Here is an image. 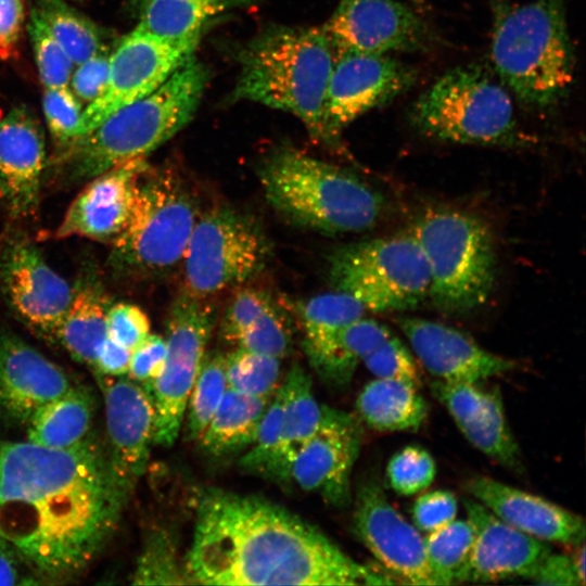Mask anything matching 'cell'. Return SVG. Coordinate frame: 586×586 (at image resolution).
Masks as SVG:
<instances>
[{"label": "cell", "instance_id": "obj_5", "mask_svg": "<svg viewBox=\"0 0 586 586\" xmlns=\"http://www.w3.org/2000/svg\"><path fill=\"white\" fill-rule=\"evenodd\" d=\"M208 78L206 66L193 55L156 90L112 113L67 148L72 176L92 178L145 158L191 120Z\"/></svg>", "mask_w": 586, "mask_h": 586}, {"label": "cell", "instance_id": "obj_34", "mask_svg": "<svg viewBox=\"0 0 586 586\" xmlns=\"http://www.w3.org/2000/svg\"><path fill=\"white\" fill-rule=\"evenodd\" d=\"M34 9L74 65L109 51L100 27L64 0H39Z\"/></svg>", "mask_w": 586, "mask_h": 586}, {"label": "cell", "instance_id": "obj_27", "mask_svg": "<svg viewBox=\"0 0 586 586\" xmlns=\"http://www.w3.org/2000/svg\"><path fill=\"white\" fill-rule=\"evenodd\" d=\"M111 305L109 294L98 276L92 271L80 275L72 286L56 344L76 361L93 367L107 337L106 316Z\"/></svg>", "mask_w": 586, "mask_h": 586}, {"label": "cell", "instance_id": "obj_20", "mask_svg": "<svg viewBox=\"0 0 586 586\" xmlns=\"http://www.w3.org/2000/svg\"><path fill=\"white\" fill-rule=\"evenodd\" d=\"M72 386L61 367L14 333L0 332V431L25 429L41 406Z\"/></svg>", "mask_w": 586, "mask_h": 586}, {"label": "cell", "instance_id": "obj_37", "mask_svg": "<svg viewBox=\"0 0 586 586\" xmlns=\"http://www.w3.org/2000/svg\"><path fill=\"white\" fill-rule=\"evenodd\" d=\"M474 531L467 520H454L423 537L428 562L436 585L455 584L473 544Z\"/></svg>", "mask_w": 586, "mask_h": 586}, {"label": "cell", "instance_id": "obj_16", "mask_svg": "<svg viewBox=\"0 0 586 586\" xmlns=\"http://www.w3.org/2000/svg\"><path fill=\"white\" fill-rule=\"evenodd\" d=\"M322 28L336 53L423 52L437 39L420 15L396 0H340Z\"/></svg>", "mask_w": 586, "mask_h": 586}, {"label": "cell", "instance_id": "obj_44", "mask_svg": "<svg viewBox=\"0 0 586 586\" xmlns=\"http://www.w3.org/2000/svg\"><path fill=\"white\" fill-rule=\"evenodd\" d=\"M42 111L52 137L69 148L78 138L84 111L78 98L67 86L44 88Z\"/></svg>", "mask_w": 586, "mask_h": 586}, {"label": "cell", "instance_id": "obj_46", "mask_svg": "<svg viewBox=\"0 0 586 586\" xmlns=\"http://www.w3.org/2000/svg\"><path fill=\"white\" fill-rule=\"evenodd\" d=\"M273 306V301L265 291L246 289L237 293L220 322L222 339L234 345L239 337Z\"/></svg>", "mask_w": 586, "mask_h": 586}, {"label": "cell", "instance_id": "obj_52", "mask_svg": "<svg viewBox=\"0 0 586 586\" xmlns=\"http://www.w3.org/2000/svg\"><path fill=\"white\" fill-rule=\"evenodd\" d=\"M24 20L23 0H0V59L14 55Z\"/></svg>", "mask_w": 586, "mask_h": 586}, {"label": "cell", "instance_id": "obj_21", "mask_svg": "<svg viewBox=\"0 0 586 586\" xmlns=\"http://www.w3.org/2000/svg\"><path fill=\"white\" fill-rule=\"evenodd\" d=\"M464 508L474 538L456 583L527 578L550 552L543 540L507 524L475 499H466Z\"/></svg>", "mask_w": 586, "mask_h": 586}, {"label": "cell", "instance_id": "obj_7", "mask_svg": "<svg viewBox=\"0 0 586 586\" xmlns=\"http://www.w3.org/2000/svg\"><path fill=\"white\" fill-rule=\"evenodd\" d=\"M430 271L429 295L447 314H466L484 305L496 280V253L488 226L475 215L429 208L412 222Z\"/></svg>", "mask_w": 586, "mask_h": 586}, {"label": "cell", "instance_id": "obj_38", "mask_svg": "<svg viewBox=\"0 0 586 586\" xmlns=\"http://www.w3.org/2000/svg\"><path fill=\"white\" fill-rule=\"evenodd\" d=\"M228 387L253 396L270 397L279 388L280 359L237 347L225 355Z\"/></svg>", "mask_w": 586, "mask_h": 586}, {"label": "cell", "instance_id": "obj_30", "mask_svg": "<svg viewBox=\"0 0 586 586\" xmlns=\"http://www.w3.org/2000/svg\"><path fill=\"white\" fill-rule=\"evenodd\" d=\"M283 397V421L280 445L269 480L289 483L291 464L315 432L321 416L306 371L294 365L280 385Z\"/></svg>", "mask_w": 586, "mask_h": 586}, {"label": "cell", "instance_id": "obj_54", "mask_svg": "<svg viewBox=\"0 0 586 586\" xmlns=\"http://www.w3.org/2000/svg\"><path fill=\"white\" fill-rule=\"evenodd\" d=\"M129 358L128 348L106 337L92 368L98 374L122 377L128 372Z\"/></svg>", "mask_w": 586, "mask_h": 586}, {"label": "cell", "instance_id": "obj_8", "mask_svg": "<svg viewBox=\"0 0 586 586\" xmlns=\"http://www.w3.org/2000/svg\"><path fill=\"white\" fill-rule=\"evenodd\" d=\"M409 119L420 133L440 141L494 145L520 138L510 93L476 64L441 76L412 104Z\"/></svg>", "mask_w": 586, "mask_h": 586}, {"label": "cell", "instance_id": "obj_32", "mask_svg": "<svg viewBox=\"0 0 586 586\" xmlns=\"http://www.w3.org/2000/svg\"><path fill=\"white\" fill-rule=\"evenodd\" d=\"M272 396H253L228 387L199 440L203 453L222 459L245 451Z\"/></svg>", "mask_w": 586, "mask_h": 586}, {"label": "cell", "instance_id": "obj_24", "mask_svg": "<svg viewBox=\"0 0 586 586\" xmlns=\"http://www.w3.org/2000/svg\"><path fill=\"white\" fill-rule=\"evenodd\" d=\"M433 395L446 407L463 436L501 466H521L518 444L509 429L497 387L481 382H432Z\"/></svg>", "mask_w": 586, "mask_h": 586}, {"label": "cell", "instance_id": "obj_53", "mask_svg": "<svg viewBox=\"0 0 586 586\" xmlns=\"http://www.w3.org/2000/svg\"><path fill=\"white\" fill-rule=\"evenodd\" d=\"M39 579L31 573L17 550L0 535V585H38Z\"/></svg>", "mask_w": 586, "mask_h": 586}, {"label": "cell", "instance_id": "obj_9", "mask_svg": "<svg viewBox=\"0 0 586 586\" xmlns=\"http://www.w3.org/2000/svg\"><path fill=\"white\" fill-rule=\"evenodd\" d=\"M184 182L169 170L139 177L128 219L112 242L111 267L127 277H152L182 259L198 219Z\"/></svg>", "mask_w": 586, "mask_h": 586}, {"label": "cell", "instance_id": "obj_3", "mask_svg": "<svg viewBox=\"0 0 586 586\" xmlns=\"http://www.w3.org/2000/svg\"><path fill=\"white\" fill-rule=\"evenodd\" d=\"M335 56L322 27L269 26L239 50L230 99L288 112L326 142L324 101Z\"/></svg>", "mask_w": 586, "mask_h": 586}, {"label": "cell", "instance_id": "obj_47", "mask_svg": "<svg viewBox=\"0 0 586 586\" xmlns=\"http://www.w3.org/2000/svg\"><path fill=\"white\" fill-rule=\"evenodd\" d=\"M106 333L131 352L150 334V320L137 305L112 304L106 316Z\"/></svg>", "mask_w": 586, "mask_h": 586}, {"label": "cell", "instance_id": "obj_29", "mask_svg": "<svg viewBox=\"0 0 586 586\" xmlns=\"http://www.w3.org/2000/svg\"><path fill=\"white\" fill-rule=\"evenodd\" d=\"M259 0H137L138 26L168 40L201 38L207 25Z\"/></svg>", "mask_w": 586, "mask_h": 586}, {"label": "cell", "instance_id": "obj_33", "mask_svg": "<svg viewBox=\"0 0 586 586\" xmlns=\"http://www.w3.org/2000/svg\"><path fill=\"white\" fill-rule=\"evenodd\" d=\"M415 385L377 378L360 391L356 408L364 422L384 432L416 431L425 421L428 405Z\"/></svg>", "mask_w": 586, "mask_h": 586}, {"label": "cell", "instance_id": "obj_39", "mask_svg": "<svg viewBox=\"0 0 586 586\" xmlns=\"http://www.w3.org/2000/svg\"><path fill=\"white\" fill-rule=\"evenodd\" d=\"M131 583L136 585L189 584L174 543L162 530L148 534L137 558Z\"/></svg>", "mask_w": 586, "mask_h": 586}, {"label": "cell", "instance_id": "obj_25", "mask_svg": "<svg viewBox=\"0 0 586 586\" xmlns=\"http://www.w3.org/2000/svg\"><path fill=\"white\" fill-rule=\"evenodd\" d=\"M44 165L43 133L30 112L14 107L0 116V193L12 217L36 209Z\"/></svg>", "mask_w": 586, "mask_h": 586}, {"label": "cell", "instance_id": "obj_2", "mask_svg": "<svg viewBox=\"0 0 586 586\" xmlns=\"http://www.w3.org/2000/svg\"><path fill=\"white\" fill-rule=\"evenodd\" d=\"M184 572L189 584L204 585L394 583L288 509L218 488L204 491L199 499Z\"/></svg>", "mask_w": 586, "mask_h": 586}, {"label": "cell", "instance_id": "obj_18", "mask_svg": "<svg viewBox=\"0 0 586 586\" xmlns=\"http://www.w3.org/2000/svg\"><path fill=\"white\" fill-rule=\"evenodd\" d=\"M360 434L358 422L349 413L322 405L315 432L291 464L289 483L332 506L346 505Z\"/></svg>", "mask_w": 586, "mask_h": 586}, {"label": "cell", "instance_id": "obj_36", "mask_svg": "<svg viewBox=\"0 0 586 586\" xmlns=\"http://www.w3.org/2000/svg\"><path fill=\"white\" fill-rule=\"evenodd\" d=\"M227 388L225 356L205 355L183 417L182 426L189 441L199 442Z\"/></svg>", "mask_w": 586, "mask_h": 586}, {"label": "cell", "instance_id": "obj_12", "mask_svg": "<svg viewBox=\"0 0 586 586\" xmlns=\"http://www.w3.org/2000/svg\"><path fill=\"white\" fill-rule=\"evenodd\" d=\"M215 323L216 310L202 297L184 292L171 304L166 322L167 352L163 371L143 386L154 406L153 444L170 447L177 440Z\"/></svg>", "mask_w": 586, "mask_h": 586}, {"label": "cell", "instance_id": "obj_23", "mask_svg": "<svg viewBox=\"0 0 586 586\" xmlns=\"http://www.w3.org/2000/svg\"><path fill=\"white\" fill-rule=\"evenodd\" d=\"M146 168L145 160L138 158L92 177L67 208L55 237L112 243L128 219L138 179Z\"/></svg>", "mask_w": 586, "mask_h": 586}, {"label": "cell", "instance_id": "obj_28", "mask_svg": "<svg viewBox=\"0 0 586 586\" xmlns=\"http://www.w3.org/2000/svg\"><path fill=\"white\" fill-rule=\"evenodd\" d=\"M391 335L384 324L361 317L319 344L304 348V352L324 382L332 386H345L359 362Z\"/></svg>", "mask_w": 586, "mask_h": 586}, {"label": "cell", "instance_id": "obj_14", "mask_svg": "<svg viewBox=\"0 0 586 586\" xmlns=\"http://www.w3.org/2000/svg\"><path fill=\"white\" fill-rule=\"evenodd\" d=\"M417 76L388 54L336 53L324 101L326 142L333 143L355 119L408 91Z\"/></svg>", "mask_w": 586, "mask_h": 586}, {"label": "cell", "instance_id": "obj_10", "mask_svg": "<svg viewBox=\"0 0 586 586\" xmlns=\"http://www.w3.org/2000/svg\"><path fill=\"white\" fill-rule=\"evenodd\" d=\"M329 272L335 291L374 313L412 309L429 295L428 263L409 230L335 250Z\"/></svg>", "mask_w": 586, "mask_h": 586}, {"label": "cell", "instance_id": "obj_11", "mask_svg": "<svg viewBox=\"0 0 586 586\" xmlns=\"http://www.w3.org/2000/svg\"><path fill=\"white\" fill-rule=\"evenodd\" d=\"M270 255V243L253 218L214 208L196 219L186 247V292L204 298L241 284L262 271Z\"/></svg>", "mask_w": 586, "mask_h": 586}, {"label": "cell", "instance_id": "obj_40", "mask_svg": "<svg viewBox=\"0 0 586 586\" xmlns=\"http://www.w3.org/2000/svg\"><path fill=\"white\" fill-rule=\"evenodd\" d=\"M282 421L283 397L279 386L262 418L253 443L239 461L244 471L269 479L279 450Z\"/></svg>", "mask_w": 586, "mask_h": 586}, {"label": "cell", "instance_id": "obj_26", "mask_svg": "<svg viewBox=\"0 0 586 586\" xmlns=\"http://www.w3.org/2000/svg\"><path fill=\"white\" fill-rule=\"evenodd\" d=\"M467 492L496 517L540 540L575 546L585 540L584 520L543 497L488 476H474Z\"/></svg>", "mask_w": 586, "mask_h": 586}, {"label": "cell", "instance_id": "obj_19", "mask_svg": "<svg viewBox=\"0 0 586 586\" xmlns=\"http://www.w3.org/2000/svg\"><path fill=\"white\" fill-rule=\"evenodd\" d=\"M103 394L112 466L132 494L144 474L154 438V406L148 391L130 378L95 373Z\"/></svg>", "mask_w": 586, "mask_h": 586}, {"label": "cell", "instance_id": "obj_31", "mask_svg": "<svg viewBox=\"0 0 586 586\" xmlns=\"http://www.w3.org/2000/svg\"><path fill=\"white\" fill-rule=\"evenodd\" d=\"M95 409L92 391L73 385L33 415L25 428L27 441L49 448L76 445L91 433Z\"/></svg>", "mask_w": 586, "mask_h": 586}, {"label": "cell", "instance_id": "obj_41", "mask_svg": "<svg viewBox=\"0 0 586 586\" xmlns=\"http://www.w3.org/2000/svg\"><path fill=\"white\" fill-rule=\"evenodd\" d=\"M28 30L44 88L67 86L75 65L35 9L30 14Z\"/></svg>", "mask_w": 586, "mask_h": 586}, {"label": "cell", "instance_id": "obj_45", "mask_svg": "<svg viewBox=\"0 0 586 586\" xmlns=\"http://www.w3.org/2000/svg\"><path fill=\"white\" fill-rule=\"evenodd\" d=\"M362 362L375 378L405 381L418 388L422 385L421 372L412 354L393 334L372 351Z\"/></svg>", "mask_w": 586, "mask_h": 586}, {"label": "cell", "instance_id": "obj_17", "mask_svg": "<svg viewBox=\"0 0 586 586\" xmlns=\"http://www.w3.org/2000/svg\"><path fill=\"white\" fill-rule=\"evenodd\" d=\"M354 530L381 565L411 585H436L418 528L390 504L375 482L357 492Z\"/></svg>", "mask_w": 586, "mask_h": 586}, {"label": "cell", "instance_id": "obj_6", "mask_svg": "<svg viewBox=\"0 0 586 586\" xmlns=\"http://www.w3.org/2000/svg\"><path fill=\"white\" fill-rule=\"evenodd\" d=\"M258 178L271 206L289 220L327 234L373 227L382 196L348 171L295 148L281 146L262 162Z\"/></svg>", "mask_w": 586, "mask_h": 586}, {"label": "cell", "instance_id": "obj_4", "mask_svg": "<svg viewBox=\"0 0 586 586\" xmlns=\"http://www.w3.org/2000/svg\"><path fill=\"white\" fill-rule=\"evenodd\" d=\"M491 59L500 81L523 106L544 111L559 104L575 68L565 0L498 3Z\"/></svg>", "mask_w": 586, "mask_h": 586}, {"label": "cell", "instance_id": "obj_43", "mask_svg": "<svg viewBox=\"0 0 586 586\" xmlns=\"http://www.w3.org/2000/svg\"><path fill=\"white\" fill-rule=\"evenodd\" d=\"M234 345L239 348L281 359L290 353L292 346L290 322L275 305L259 317Z\"/></svg>", "mask_w": 586, "mask_h": 586}, {"label": "cell", "instance_id": "obj_49", "mask_svg": "<svg viewBox=\"0 0 586 586\" xmlns=\"http://www.w3.org/2000/svg\"><path fill=\"white\" fill-rule=\"evenodd\" d=\"M166 352L165 337L150 333L130 352L129 378L143 386L149 385L163 371Z\"/></svg>", "mask_w": 586, "mask_h": 586}, {"label": "cell", "instance_id": "obj_1", "mask_svg": "<svg viewBox=\"0 0 586 586\" xmlns=\"http://www.w3.org/2000/svg\"><path fill=\"white\" fill-rule=\"evenodd\" d=\"M130 496L92 432L67 448L0 443V535L41 584L85 572L114 536Z\"/></svg>", "mask_w": 586, "mask_h": 586}, {"label": "cell", "instance_id": "obj_35", "mask_svg": "<svg viewBox=\"0 0 586 586\" xmlns=\"http://www.w3.org/2000/svg\"><path fill=\"white\" fill-rule=\"evenodd\" d=\"M365 310L358 301L339 291L309 298L298 307L303 348L324 341L344 326L361 318Z\"/></svg>", "mask_w": 586, "mask_h": 586}, {"label": "cell", "instance_id": "obj_48", "mask_svg": "<svg viewBox=\"0 0 586 586\" xmlns=\"http://www.w3.org/2000/svg\"><path fill=\"white\" fill-rule=\"evenodd\" d=\"M457 497L448 491H432L420 495L412 506V519L418 530L431 533L456 519Z\"/></svg>", "mask_w": 586, "mask_h": 586}, {"label": "cell", "instance_id": "obj_42", "mask_svg": "<svg viewBox=\"0 0 586 586\" xmlns=\"http://www.w3.org/2000/svg\"><path fill=\"white\" fill-rule=\"evenodd\" d=\"M436 474L433 457L418 446H407L388 461L386 476L390 486L399 495L410 496L426 489Z\"/></svg>", "mask_w": 586, "mask_h": 586}, {"label": "cell", "instance_id": "obj_22", "mask_svg": "<svg viewBox=\"0 0 586 586\" xmlns=\"http://www.w3.org/2000/svg\"><path fill=\"white\" fill-rule=\"evenodd\" d=\"M398 324L416 357L438 380L482 382L517 366L512 359L486 351L464 333L443 323L404 318Z\"/></svg>", "mask_w": 586, "mask_h": 586}, {"label": "cell", "instance_id": "obj_13", "mask_svg": "<svg viewBox=\"0 0 586 586\" xmlns=\"http://www.w3.org/2000/svg\"><path fill=\"white\" fill-rule=\"evenodd\" d=\"M200 39L168 40L137 25L110 52L106 84L84 109L77 140L115 111L156 90L194 55Z\"/></svg>", "mask_w": 586, "mask_h": 586}, {"label": "cell", "instance_id": "obj_15", "mask_svg": "<svg viewBox=\"0 0 586 586\" xmlns=\"http://www.w3.org/2000/svg\"><path fill=\"white\" fill-rule=\"evenodd\" d=\"M0 291L15 316L36 335L56 344L72 286L22 235L0 243Z\"/></svg>", "mask_w": 586, "mask_h": 586}, {"label": "cell", "instance_id": "obj_50", "mask_svg": "<svg viewBox=\"0 0 586 586\" xmlns=\"http://www.w3.org/2000/svg\"><path fill=\"white\" fill-rule=\"evenodd\" d=\"M109 51L97 53L75 65L71 75V88L79 101L91 103L104 89L109 75Z\"/></svg>", "mask_w": 586, "mask_h": 586}, {"label": "cell", "instance_id": "obj_55", "mask_svg": "<svg viewBox=\"0 0 586 586\" xmlns=\"http://www.w3.org/2000/svg\"><path fill=\"white\" fill-rule=\"evenodd\" d=\"M578 549L575 555L572 557L573 564L577 576L582 583V586L585 585V546L584 543L577 546Z\"/></svg>", "mask_w": 586, "mask_h": 586}, {"label": "cell", "instance_id": "obj_51", "mask_svg": "<svg viewBox=\"0 0 586 586\" xmlns=\"http://www.w3.org/2000/svg\"><path fill=\"white\" fill-rule=\"evenodd\" d=\"M527 579L540 585H582L572 557L551 551L538 563Z\"/></svg>", "mask_w": 586, "mask_h": 586}]
</instances>
